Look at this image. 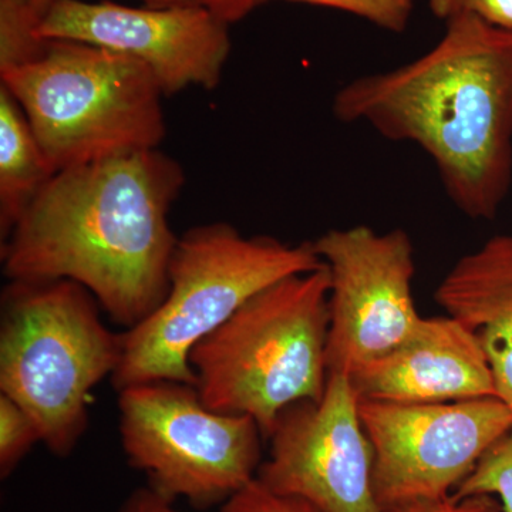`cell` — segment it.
Segmentation results:
<instances>
[{
	"label": "cell",
	"mask_w": 512,
	"mask_h": 512,
	"mask_svg": "<svg viewBox=\"0 0 512 512\" xmlns=\"http://www.w3.org/2000/svg\"><path fill=\"white\" fill-rule=\"evenodd\" d=\"M36 424L28 413L5 394H0V473L8 477L30 448L39 443Z\"/></svg>",
	"instance_id": "obj_17"
},
{
	"label": "cell",
	"mask_w": 512,
	"mask_h": 512,
	"mask_svg": "<svg viewBox=\"0 0 512 512\" xmlns=\"http://www.w3.org/2000/svg\"><path fill=\"white\" fill-rule=\"evenodd\" d=\"M120 512H178L173 501L156 493L153 488H140L128 497Z\"/></svg>",
	"instance_id": "obj_22"
},
{
	"label": "cell",
	"mask_w": 512,
	"mask_h": 512,
	"mask_svg": "<svg viewBox=\"0 0 512 512\" xmlns=\"http://www.w3.org/2000/svg\"><path fill=\"white\" fill-rule=\"evenodd\" d=\"M329 269L328 373L352 375L397 348L421 316L413 301V244L404 229H330L313 241Z\"/></svg>",
	"instance_id": "obj_9"
},
{
	"label": "cell",
	"mask_w": 512,
	"mask_h": 512,
	"mask_svg": "<svg viewBox=\"0 0 512 512\" xmlns=\"http://www.w3.org/2000/svg\"><path fill=\"white\" fill-rule=\"evenodd\" d=\"M56 174L15 97L0 84V239Z\"/></svg>",
	"instance_id": "obj_14"
},
{
	"label": "cell",
	"mask_w": 512,
	"mask_h": 512,
	"mask_svg": "<svg viewBox=\"0 0 512 512\" xmlns=\"http://www.w3.org/2000/svg\"><path fill=\"white\" fill-rule=\"evenodd\" d=\"M333 114L417 144L458 210L494 220L512 183V30L451 16L426 55L343 86Z\"/></svg>",
	"instance_id": "obj_2"
},
{
	"label": "cell",
	"mask_w": 512,
	"mask_h": 512,
	"mask_svg": "<svg viewBox=\"0 0 512 512\" xmlns=\"http://www.w3.org/2000/svg\"><path fill=\"white\" fill-rule=\"evenodd\" d=\"M201 3L224 19L228 25L244 18L255 8L252 0H201Z\"/></svg>",
	"instance_id": "obj_23"
},
{
	"label": "cell",
	"mask_w": 512,
	"mask_h": 512,
	"mask_svg": "<svg viewBox=\"0 0 512 512\" xmlns=\"http://www.w3.org/2000/svg\"><path fill=\"white\" fill-rule=\"evenodd\" d=\"M313 242L289 245L245 237L225 222L201 225L178 237L168 268L167 296L123 333V353L111 383L117 393L151 382L195 386L191 350L256 293L293 275L323 268Z\"/></svg>",
	"instance_id": "obj_5"
},
{
	"label": "cell",
	"mask_w": 512,
	"mask_h": 512,
	"mask_svg": "<svg viewBox=\"0 0 512 512\" xmlns=\"http://www.w3.org/2000/svg\"><path fill=\"white\" fill-rule=\"evenodd\" d=\"M262 2L265 0H252L255 6ZM288 2L309 3V5L343 10L392 33H403L409 26L413 13V0H288Z\"/></svg>",
	"instance_id": "obj_18"
},
{
	"label": "cell",
	"mask_w": 512,
	"mask_h": 512,
	"mask_svg": "<svg viewBox=\"0 0 512 512\" xmlns=\"http://www.w3.org/2000/svg\"><path fill=\"white\" fill-rule=\"evenodd\" d=\"M221 512H323L301 498L284 497L266 490L258 480L251 481L227 503Z\"/></svg>",
	"instance_id": "obj_19"
},
{
	"label": "cell",
	"mask_w": 512,
	"mask_h": 512,
	"mask_svg": "<svg viewBox=\"0 0 512 512\" xmlns=\"http://www.w3.org/2000/svg\"><path fill=\"white\" fill-rule=\"evenodd\" d=\"M100 311L92 293L67 279L9 281L2 293L0 393L59 457L86 433L93 390L123 353V333L111 332Z\"/></svg>",
	"instance_id": "obj_4"
},
{
	"label": "cell",
	"mask_w": 512,
	"mask_h": 512,
	"mask_svg": "<svg viewBox=\"0 0 512 512\" xmlns=\"http://www.w3.org/2000/svg\"><path fill=\"white\" fill-rule=\"evenodd\" d=\"M53 170L156 150L167 134L156 76L140 60L47 40L32 62L0 72Z\"/></svg>",
	"instance_id": "obj_6"
},
{
	"label": "cell",
	"mask_w": 512,
	"mask_h": 512,
	"mask_svg": "<svg viewBox=\"0 0 512 512\" xmlns=\"http://www.w3.org/2000/svg\"><path fill=\"white\" fill-rule=\"evenodd\" d=\"M349 379L357 399L446 403L498 397L476 335L448 315L420 318L397 348Z\"/></svg>",
	"instance_id": "obj_12"
},
{
	"label": "cell",
	"mask_w": 512,
	"mask_h": 512,
	"mask_svg": "<svg viewBox=\"0 0 512 512\" xmlns=\"http://www.w3.org/2000/svg\"><path fill=\"white\" fill-rule=\"evenodd\" d=\"M476 494L494 495L505 512H512V431L481 457L453 495L461 498Z\"/></svg>",
	"instance_id": "obj_16"
},
{
	"label": "cell",
	"mask_w": 512,
	"mask_h": 512,
	"mask_svg": "<svg viewBox=\"0 0 512 512\" xmlns=\"http://www.w3.org/2000/svg\"><path fill=\"white\" fill-rule=\"evenodd\" d=\"M42 40H72L140 60L165 96L220 84L231 52L228 23L204 5L128 8L111 2L53 0Z\"/></svg>",
	"instance_id": "obj_11"
},
{
	"label": "cell",
	"mask_w": 512,
	"mask_h": 512,
	"mask_svg": "<svg viewBox=\"0 0 512 512\" xmlns=\"http://www.w3.org/2000/svg\"><path fill=\"white\" fill-rule=\"evenodd\" d=\"M434 298L476 335L498 397L512 409V235H495L458 259Z\"/></svg>",
	"instance_id": "obj_13"
},
{
	"label": "cell",
	"mask_w": 512,
	"mask_h": 512,
	"mask_svg": "<svg viewBox=\"0 0 512 512\" xmlns=\"http://www.w3.org/2000/svg\"><path fill=\"white\" fill-rule=\"evenodd\" d=\"M460 13H473L498 28L512 30V0H450Z\"/></svg>",
	"instance_id": "obj_21"
},
{
	"label": "cell",
	"mask_w": 512,
	"mask_h": 512,
	"mask_svg": "<svg viewBox=\"0 0 512 512\" xmlns=\"http://www.w3.org/2000/svg\"><path fill=\"white\" fill-rule=\"evenodd\" d=\"M143 2L150 8H174V6L200 5L201 0H143Z\"/></svg>",
	"instance_id": "obj_24"
},
{
	"label": "cell",
	"mask_w": 512,
	"mask_h": 512,
	"mask_svg": "<svg viewBox=\"0 0 512 512\" xmlns=\"http://www.w3.org/2000/svg\"><path fill=\"white\" fill-rule=\"evenodd\" d=\"M53 0H0V72L42 55L47 40L37 36Z\"/></svg>",
	"instance_id": "obj_15"
},
{
	"label": "cell",
	"mask_w": 512,
	"mask_h": 512,
	"mask_svg": "<svg viewBox=\"0 0 512 512\" xmlns=\"http://www.w3.org/2000/svg\"><path fill=\"white\" fill-rule=\"evenodd\" d=\"M183 167L148 150L57 171L2 242L9 281L67 279L124 329L167 296L178 237L170 211Z\"/></svg>",
	"instance_id": "obj_1"
},
{
	"label": "cell",
	"mask_w": 512,
	"mask_h": 512,
	"mask_svg": "<svg viewBox=\"0 0 512 512\" xmlns=\"http://www.w3.org/2000/svg\"><path fill=\"white\" fill-rule=\"evenodd\" d=\"M121 446L131 467L167 500L195 508L227 503L256 478L261 440L249 416L214 412L195 386L151 382L119 392Z\"/></svg>",
	"instance_id": "obj_7"
},
{
	"label": "cell",
	"mask_w": 512,
	"mask_h": 512,
	"mask_svg": "<svg viewBox=\"0 0 512 512\" xmlns=\"http://www.w3.org/2000/svg\"><path fill=\"white\" fill-rule=\"evenodd\" d=\"M357 400L375 451L373 485L380 508L447 497L512 431V409L500 397L446 403Z\"/></svg>",
	"instance_id": "obj_8"
},
{
	"label": "cell",
	"mask_w": 512,
	"mask_h": 512,
	"mask_svg": "<svg viewBox=\"0 0 512 512\" xmlns=\"http://www.w3.org/2000/svg\"><path fill=\"white\" fill-rule=\"evenodd\" d=\"M382 512H505L500 500L490 494L468 495V497L436 498V500H417L410 503L390 505Z\"/></svg>",
	"instance_id": "obj_20"
},
{
	"label": "cell",
	"mask_w": 512,
	"mask_h": 512,
	"mask_svg": "<svg viewBox=\"0 0 512 512\" xmlns=\"http://www.w3.org/2000/svg\"><path fill=\"white\" fill-rule=\"evenodd\" d=\"M329 291L326 264L289 276L198 342L188 360L202 403L252 417L268 440L286 407L319 402L328 383Z\"/></svg>",
	"instance_id": "obj_3"
},
{
	"label": "cell",
	"mask_w": 512,
	"mask_h": 512,
	"mask_svg": "<svg viewBox=\"0 0 512 512\" xmlns=\"http://www.w3.org/2000/svg\"><path fill=\"white\" fill-rule=\"evenodd\" d=\"M268 440L269 458L256 473L266 490L323 512H382L373 485L375 451L349 376L328 373L322 399L286 407Z\"/></svg>",
	"instance_id": "obj_10"
}]
</instances>
